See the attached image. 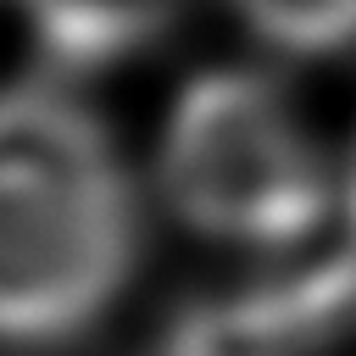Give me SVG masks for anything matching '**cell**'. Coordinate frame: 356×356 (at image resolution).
I'll use <instances>...</instances> for the list:
<instances>
[{
    "mask_svg": "<svg viewBox=\"0 0 356 356\" xmlns=\"http://www.w3.org/2000/svg\"><path fill=\"white\" fill-rule=\"evenodd\" d=\"M134 189L100 117L61 83H17L0 117V312L17 345L89 328L134 273Z\"/></svg>",
    "mask_w": 356,
    "mask_h": 356,
    "instance_id": "cell-1",
    "label": "cell"
},
{
    "mask_svg": "<svg viewBox=\"0 0 356 356\" xmlns=\"http://www.w3.org/2000/svg\"><path fill=\"white\" fill-rule=\"evenodd\" d=\"M161 195L206 239L284 250L323 228L334 178L289 89L256 67L189 78L161 128Z\"/></svg>",
    "mask_w": 356,
    "mask_h": 356,
    "instance_id": "cell-2",
    "label": "cell"
},
{
    "mask_svg": "<svg viewBox=\"0 0 356 356\" xmlns=\"http://www.w3.org/2000/svg\"><path fill=\"white\" fill-rule=\"evenodd\" d=\"M323 339L312 323L273 289L250 284L222 300H200L172 323L167 356H317Z\"/></svg>",
    "mask_w": 356,
    "mask_h": 356,
    "instance_id": "cell-3",
    "label": "cell"
},
{
    "mask_svg": "<svg viewBox=\"0 0 356 356\" xmlns=\"http://www.w3.org/2000/svg\"><path fill=\"white\" fill-rule=\"evenodd\" d=\"M184 0H22L44 50L67 67H106L150 44Z\"/></svg>",
    "mask_w": 356,
    "mask_h": 356,
    "instance_id": "cell-4",
    "label": "cell"
},
{
    "mask_svg": "<svg viewBox=\"0 0 356 356\" xmlns=\"http://www.w3.org/2000/svg\"><path fill=\"white\" fill-rule=\"evenodd\" d=\"M245 22L295 50V56H328L356 44V0H239Z\"/></svg>",
    "mask_w": 356,
    "mask_h": 356,
    "instance_id": "cell-5",
    "label": "cell"
},
{
    "mask_svg": "<svg viewBox=\"0 0 356 356\" xmlns=\"http://www.w3.org/2000/svg\"><path fill=\"white\" fill-rule=\"evenodd\" d=\"M345 211L356 217V150H350V178H345Z\"/></svg>",
    "mask_w": 356,
    "mask_h": 356,
    "instance_id": "cell-6",
    "label": "cell"
}]
</instances>
